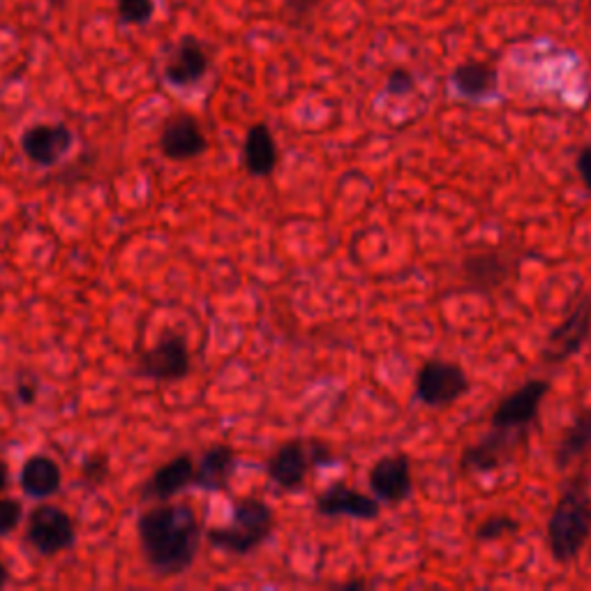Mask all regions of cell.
Instances as JSON below:
<instances>
[{"label": "cell", "mask_w": 591, "mask_h": 591, "mask_svg": "<svg viewBox=\"0 0 591 591\" xmlns=\"http://www.w3.org/2000/svg\"><path fill=\"white\" fill-rule=\"evenodd\" d=\"M28 541L30 545L51 557L63 550H70L77 541V531H74L72 517L53 504H42L33 508L28 517Z\"/></svg>", "instance_id": "obj_9"}, {"label": "cell", "mask_w": 591, "mask_h": 591, "mask_svg": "<svg viewBox=\"0 0 591 591\" xmlns=\"http://www.w3.org/2000/svg\"><path fill=\"white\" fill-rule=\"evenodd\" d=\"M8 480H10V469L3 460H0V492H5L8 488Z\"/></svg>", "instance_id": "obj_30"}, {"label": "cell", "mask_w": 591, "mask_h": 591, "mask_svg": "<svg viewBox=\"0 0 591 591\" xmlns=\"http://www.w3.org/2000/svg\"><path fill=\"white\" fill-rule=\"evenodd\" d=\"M275 529V511L264 499L243 496L236 499L231 506V523L227 527H213L206 531V539L213 548L225 550L236 557L262 548Z\"/></svg>", "instance_id": "obj_3"}, {"label": "cell", "mask_w": 591, "mask_h": 591, "mask_svg": "<svg viewBox=\"0 0 591 591\" xmlns=\"http://www.w3.org/2000/svg\"><path fill=\"white\" fill-rule=\"evenodd\" d=\"M550 393L548 379H529L494 406L490 425L506 430H531Z\"/></svg>", "instance_id": "obj_8"}, {"label": "cell", "mask_w": 591, "mask_h": 591, "mask_svg": "<svg viewBox=\"0 0 591 591\" xmlns=\"http://www.w3.org/2000/svg\"><path fill=\"white\" fill-rule=\"evenodd\" d=\"M517 529H520V523L515 520V517L511 515H504V513H496V515H488L483 523H480L474 531L476 541H499L504 539V536L508 533H515Z\"/></svg>", "instance_id": "obj_24"}, {"label": "cell", "mask_w": 591, "mask_h": 591, "mask_svg": "<svg viewBox=\"0 0 591 591\" xmlns=\"http://www.w3.org/2000/svg\"><path fill=\"white\" fill-rule=\"evenodd\" d=\"M74 143L72 129L63 123H37L22 135V151L37 166H55Z\"/></svg>", "instance_id": "obj_13"}, {"label": "cell", "mask_w": 591, "mask_h": 591, "mask_svg": "<svg viewBox=\"0 0 591 591\" xmlns=\"http://www.w3.org/2000/svg\"><path fill=\"white\" fill-rule=\"evenodd\" d=\"M139 545L158 576H180L188 570L201 545V523L190 504L162 502L139 517Z\"/></svg>", "instance_id": "obj_1"}, {"label": "cell", "mask_w": 591, "mask_h": 591, "mask_svg": "<svg viewBox=\"0 0 591 591\" xmlns=\"http://www.w3.org/2000/svg\"><path fill=\"white\" fill-rule=\"evenodd\" d=\"M190 351L185 338L176 332H166V336L148 351H143L137 373L153 381H178L190 375Z\"/></svg>", "instance_id": "obj_10"}, {"label": "cell", "mask_w": 591, "mask_h": 591, "mask_svg": "<svg viewBox=\"0 0 591 591\" xmlns=\"http://www.w3.org/2000/svg\"><path fill=\"white\" fill-rule=\"evenodd\" d=\"M236 451L227 443H215L206 453L194 462V480L192 486L203 492H225L229 480L236 471Z\"/></svg>", "instance_id": "obj_16"}, {"label": "cell", "mask_w": 591, "mask_h": 591, "mask_svg": "<svg viewBox=\"0 0 591 591\" xmlns=\"http://www.w3.org/2000/svg\"><path fill=\"white\" fill-rule=\"evenodd\" d=\"M160 151L174 162H188L209 151V139L192 114H176L160 133Z\"/></svg>", "instance_id": "obj_12"}, {"label": "cell", "mask_w": 591, "mask_h": 591, "mask_svg": "<svg viewBox=\"0 0 591 591\" xmlns=\"http://www.w3.org/2000/svg\"><path fill=\"white\" fill-rule=\"evenodd\" d=\"M531 430H506V428H490L483 437L462 451L460 467L467 474H494L508 462H513L515 453L520 451Z\"/></svg>", "instance_id": "obj_6"}, {"label": "cell", "mask_w": 591, "mask_h": 591, "mask_svg": "<svg viewBox=\"0 0 591 591\" xmlns=\"http://www.w3.org/2000/svg\"><path fill=\"white\" fill-rule=\"evenodd\" d=\"M336 455L326 441L319 439H289L273 451L266 462V474L273 483L285 492H299L305 478L317 467L338 465Z\"/></svg>", "instance_id": "obj_4"}, {"label": "cell", "mask_w": 591, "mask_h": 591, "mask_svg": "<svg viewBox=\"0 0 591 591\" xmlns=\"http://www.w3.org/2000/svg\"><path fill=\"white\" fill-rule=\"evenodd\" d=\"M414 86H416L414 74L410 70H404V67L393 70L386 79V90L391 92V96H410V92L414 90Z\"/></svg>", "instance_id": "obj_26"}, {"label": "cell", "mask_w": 591, "mask_h": 591, "mask_svg": "<svg viewBox=\"0 0 591 591\" xmlns=\"http://www.w3.org/2000/svg\"><path fill=\"white\" fill-rule=\"evenodd\" d=\"M338 589H365L367 584L363 582V580H354V582H340V584H336Z\"/></svg>", "instance_id": "obj_31"}, {"label": "cell", "mask_w": 591, "mask_h": 591, "mask_svg": "<svg viewBox=\"0 0 591 591\" xmlns=\"http://www.w3.org/2000/svg\"><path fill=\"white\" fill-rule=\"evenodd\" d=\"M589 449H591V406L582 410L564 430L557 447H554V465L559 469H566L573 462L587 455Z\"/></svg>", "instance_id": "obj_22"}, {"label": "cell", "mask_w": 591, "mask_h": 591, "mask_svg": "<svg viewBox=\"0 0 591 591\" xmlns=\"http://www.w3.org/2000/svg\"><path fill=\"white\" fill-rule=\"evenodd\" d=\"M109 476V465H106V457L104 455H96V457H88L86 465H84V478L88 480V483H104V478Z\"/></svg>", "instance_id": "obj_27"}, {"label": "cell", "mask_w": 591, "mask_h": 591, "mask_svg": "<svg viewBox=\"0 0 591 591\" xmlns=\"http://www.w3.org/2000/svg\"><path fill=\"white\" fill-rule=\"evenodd\" d=\"M211 55L197 37L185 35L164 63V81L174 88H190L209 74Z\"/></svg>", "instance_id": "obj_15"}, {"label": "cell", "mask_w": 591, "mask_h": 591, "mask_svg": "<svg viewBox=\"0 0 591 591\" xmlns=\"http://www.w3.org/2000/svg\"><path fill=\"white\" fill-rule=\"evenodd\" d=\"M511 262L496 252H478L462 262V275L474 291H490L506 282Z\"/></svg>", "instance_id": "obj_20"}, {"label": "cell", "mask_w": 591, "mask_h": 591, "mask_svg": "<svg viewBox=\"0 0 591 591\" xmlns=\"http://www.w3.org/2000/svg\"><path fill=\"white\" fill-rule=\"evenodd\" d=\"M192 480H194V460L192 455L183 453L166 462V465H162L151 478H148L141 494L143 499H153V502H169V499H174L178 492L190 488Z\"/></svg>", "instance_id": "obj_17"}, {"label": "cell", "mask_w": 591, "mask_h": 591, "mask_svg": "<svg viewBox=\"0 0 591 591\" xmlns=\"http://www.w3.org/2000/svg\"><path fill=\"white\" fill-rule=\"evenodd\" d=\"M22 490L33 499H49L61 490L63 474L59 462L47 455H33L24 462L22 474H18Z\"/></svg>", "instance_id": "obj_19"}, {"label": "cell", "mask_w": 591, "mask_h": 591, "mask_svg": "<svg viewBox=\"0 0 591 591\" xmlns=\"http://www.w3.org/2000/svg\"><path fill=\"white\" fill-rule=\"evenodd\" d=\"M16 398L22 400L24 404H33L35 398H37V388H35V386H28V383H18V386H16Z\"/></svg>", "instance_id": "obj_29"}, {"label": "cell", "mask_w": 591, "mask_h": 591, "mask_svg": "<svg viewBox=\"0 0 591 591\" xmlns=\"http://www.w3.org/2000/svg\"><path fill=\"white\" fill-rule=\"evenodd\" d=\"M591 336V293L582 296L566 317L550 330L541 359L545 365L557 367L578 356Z\"/></svg>", "instance_id": "obj_7"}, {"label": "cell", "mask_w": 591, "mask_h": 591, "mask_svg": "<svg viewBox=\"0 0 591 591\" xmlns=\"http://www.w3.org/2000/svg\"><path fill=\"white\" fill-rule=\"evenodd\" d=\"M591 536V492L584 471L573 476L554 504L545 527L548 550L557 564L578 559Z\"/></svg>", "instance_id": "obj_2"}, {"label": "cell", "mask_w": 591, "mask_h": 591, "mask_svg": "<svg viewBox=\"0 0 591 591\" xmlns=\"http://www.w3.org/2000/svg\"><path fill=\"white\" fill-rule=\"evenodd\" d=\"M314 511L322 517H354V520H377L381 502L377 496H367L347 483H332L314 499Z\"/></svg>", "instance_id": "obj_14"}, {"label": "cell", "mask_w": 591, "mask_h": 591, "mask_svg": "<svg viewBox=\"0 0 591 591\" xmlns=\"http://www.w3.org/2000/svg\"><path fill=\"white\" fill-rule=\"evenodd\" d=\"M22 515H24V508L16 499H10V496L0 499V536L12 533L18 520H22Z\"/></svg>", "instance_id": "obj_25"}, {"label": "cell", "mask_w": 591, "mask_h": 591, "mask_svg": "<svg viewBox=\"0 0 591 591\" xmlns=\"http://www.w3.org/2000/svg\"><path fill=\"white\" fill-rule=\"evenodd\" d=\"M8 568H5V564H0V589H3L5 584H8Z\"/></svg>", "instance_id": "obj_32"}, {"label": "cell", "mask_w": 591, "mask_h": 591, "mask_svg": "<svg viewBox=\"0 0 591 591\" xmlns=\"http://www.w3.org/2000/svg\"><path fill=\"white\" fill-rule=\"evenodd\" d=\"M576 166H578V174L584 183V188L591 192V143L580 148V153L576 158Z\"/></svg>", "instance_id": "obj_28"}, {"label": "cell", "mask_w": 591, "mask_h": 591, "mask_svg": "<svg viewBox=\"0 0 591 591\" xmlns=\"http://www.w3.org/2000/svg\"><path fill=\"white\" fill-rule=\"evenodd\" d=\"M277 160H280V153H277V141L271 127L266 123H254L243 141L246 172L254 178H268L275 172Z\"/></svg>", "instance_id": "obj_18"}, {"label": "cell", "mask_w": 591, "mask_h": 591, "mask_svg": "<svg viewBox=\"0 0 591 591\" xmlns=\"http://www.w3.org/2000/svg\"><path fill=\"white\" fill-rule=\"evenodd\" d=\"M367 483L381 504L395 506L410 499L414 492L412 460L404 453H391L379 457L369 469Z\"/></svg>", "instance_id": "obj_11"}, {"label": "cell", "mask_w": 591, "mask_h": 591, "mask_svg": "<svg viewBox=\"0 0 591 591\" xmlns=\"http://www.w3.org/2000/svg\"><path fill=\"white\" fill-rule=\"evenodd\" d=\"M469 391L471 381L462 365L432 359L418 369L414 398L425 406H432V410H443V406H451L465 398Z\"/></svg>", "instance_id": "obj_5"}, {"label": "cell", "mask_w": 591, "mask_h": 591, "mask_svg": "<svg viewBox=\"0 0 591 591\" xmlns=\"http://www.w3.org/2000/svg\"><path fill=\"white\" fill-rule=\"evenodd\" d=\"M116 16L123 26H146L155 16V0H116Z\"/></svg>", "instance_id": "obj_23"}, {"label": "cell", "mask_w": 591, "mask_h": 591, "mask_svg": "<svg viewBox=\"0 0 591 591\" xmlns=\"http://www.w3.org/2000/svg\"><path fill=\"white\" fill-rule=\"evenodd\" d=\"M451 81L462 98L486 100L492 98L499 88V72L490 63L467 61L453 70Z\"/></svg>", "instance_id": "obj_21"}]
</instances>
